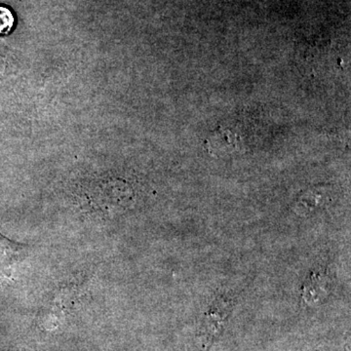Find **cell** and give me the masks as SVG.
<instances>
[{
	"label": "cell",
	"mask_w": 351,
	"mask_h": 351,
	"mask_svg": "<svg viewBox=\"0 0 351 351\" xmlns=\"http://www.w3.org/2000/svg\"><path fill=\"white\" fill-rule=\"evenodd\" d=\"M208 152L214 154H230L237 149V136L230 130L215 131L207 140Z\"/></svg>",
	"instance_id": "2"
},
{
	"label": "cell",
	"mask_w": 351,
	"mask_h": 351,
	"mask_svg": "<svg viewBox=\"0 0 351 351\" xmlns=\"http://www.w3.org/2000/svg\"><path fill=\"white\" fill-rule=\"evenodd\" d=\"M27 256V247L6 239L0 233V276L9 277L16 265Z\"/></svg>",
	"instance_id": "1"
},
{
	"label": "cell",
	"mask_w": 351,
	"mask_h": 351,
	"mask_svg": "<svg viewBox=\"0 0 351 351\" xmlns=\"http://www.w3.org/2000/svg\"><path fill=\"white\" fill-rule=\"evenodd\" d=\"M15 27V17L8 7L0 5V36H8Z\"/></svg>",
	"instance_id": "3"
}]
</instances>
